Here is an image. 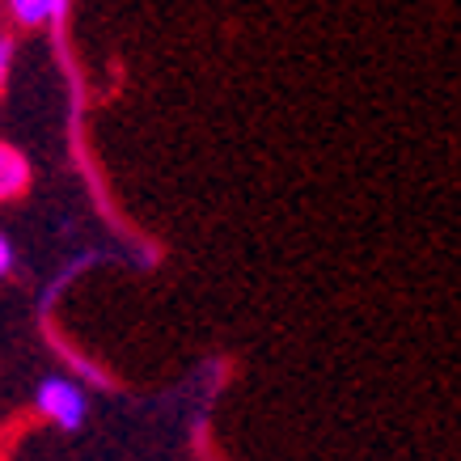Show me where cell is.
<instances>
[{"label":"cell","instance_id":"1","mask_svg":"<svg viewBox=\"0 0 461 461\" xmlns=\"http://www.w3.org/2000/svg\"><path fill=\"white\" fill-rule=\"evenodd\" d=\"M34 406H39L42 415L51 423H59L64 432H77L85 423V393L72 385L68 377H47L34 393Z\"/></svg>","mask_w":461,"mask_h":461},{"label":"cell","instance_id":"2","mask_svg":"<svg viewBox=\"0 0 461 461\" xmlns=\"http://www.w3.org/2000/svg\"><path fill=\"white\" fill-rule=\"evenodd\" d=\"M26 186H30V166H26V157L17 153V149H9V144H0V199L22 195Z\"/></svg>","mask_w":461,"mask_h":461},{"label":"cell","instance_id":"3","mask_svg":"<svg viewBox=\"0 0 461 461\" xmlns=\"http://www.w3.org/2000/svg\"><path fill=\"white\" fill-rule=\"evenodd\" d=\"M68 0H9V9L22 26H42V22H59Z\"/></svg>","mask_w":461,"mask_h":461},{"label":"cell","instance_id":"4","mask_svg":"<svg viewBox=\"0 0 461 461\" xmlns=\"http://www.w3.org/2000/svg\"><path fill=\"white\" fill-rule=\"evenodd\" d=\"M9 267H14V246H9V238L0 233V276H9Z\"/></svg>","mask_w":461,"mask_h":461},{"label":"cell","instance_id":"5","mask_svg":"<svg viewBox=\"0 0 461 461\" xmlns=\"http://www.w3.org/2000/svg\"><path fill=\"white\" fill-rule=\"evenodd\" d=\"M9 56H14V51H9V42L0 39V81H5V72H9Z\"/></svg>","mask_w":461,"mask_h":461}]
</instances>
